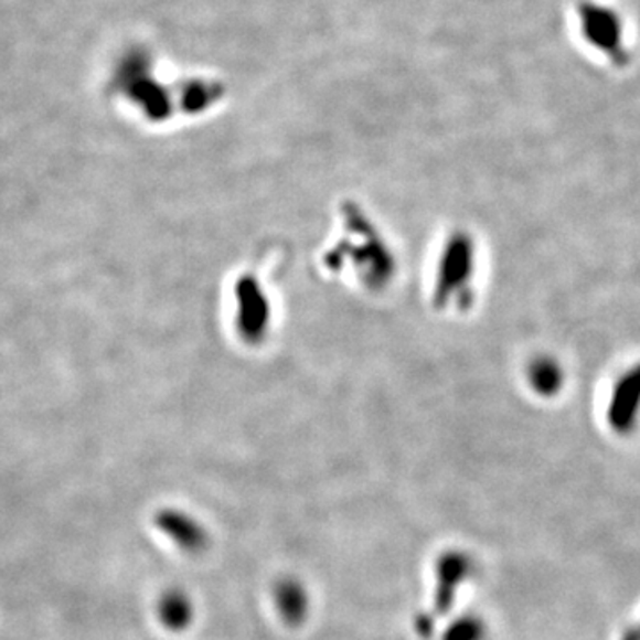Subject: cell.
<instances>
[{
	"label": "cell",
	"instance_id": "obj_1",
	"mask_svg": "<svg viewBox=\"0 0 640 640\" xmlns=\"http://www.w3.org/2000/svg\"><path fill=\"white\" fill-rule=\"evenodd\" d=\"M586 25L589 36L599 45L610 46L619 36V20L614 13L605 10L586 11V17L582 14V28ZM596 43V45H598Z\"/></svg>",
	"mask_w": 640,
	"mask_h": 640
}]
</instances>
